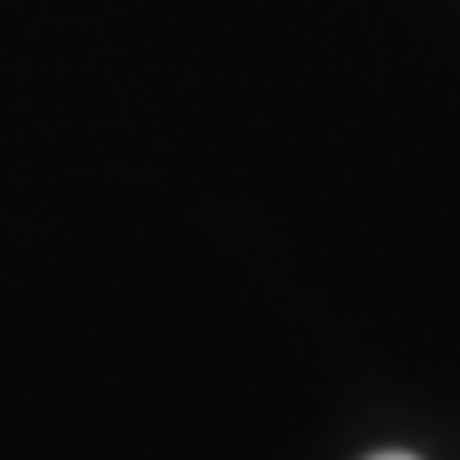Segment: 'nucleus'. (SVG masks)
<instances>
[{
	"instance_id": "f257e3e1",
	"label": "nucleus",
	"mask_w": 460,
	"mask_h": 460,
	"mask_svg": "<svg viewBox=\"0 0 460 460\" xmlns=\"http://www.w3.org/2000/svg\"><path fill=\"white\" fill-rule=\"evenodd\" d=\"M372 460H416V455H400V449H388V455H372Z\"/></svg>"
}]
</instances>
